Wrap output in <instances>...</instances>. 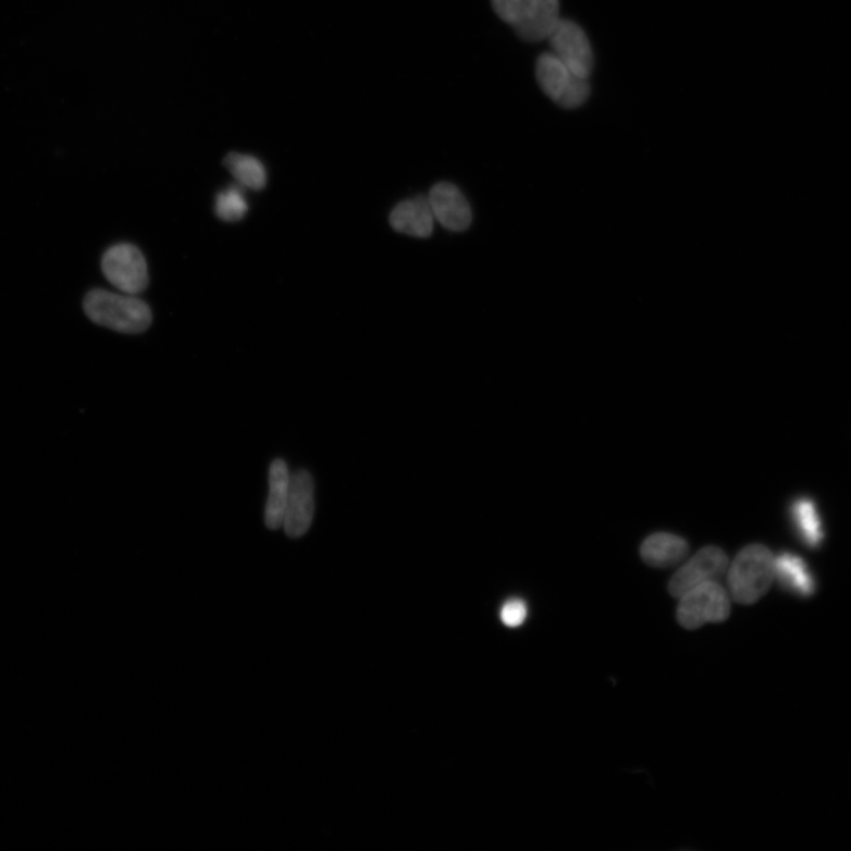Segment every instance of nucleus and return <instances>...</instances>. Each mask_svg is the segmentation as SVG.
Returning <instances> with one entry per match:
<instances>
[{"mask_svg": "<svg viewBox=\"0 0 851 851\" xmlns=\"http://www.w3.org/2000/svg\"><path fill=\"white\" fill-rule=\"evenodd\" d=\"M101 266L106 279L122 293L137 295L146 291L149 283L147 262L136 246H112L103 255Z\"/></svg>", "mask_w": 851, "mask_h": 851, "instance_id": "obj_6", "label": "nucleus"}, {"mask_svg": "<svg viewBox=\"0 0 851 851\" xmlns=\"http://www.w3.org/2000/svg\"><path fill=\"white\" fill-rule=\"evenodd\" d=\"M536 78L547 98L562 108L576 109L589 99L588 79L576 75L552 51L542 53L538 59Z\"/></svg>", "mask_w": 851, "mask_h": 851, "instance_id": "obj_4", "label": "nucleus"}, {"mask_svg": "<svg viewBox=\"0 0 851 851\" xmlns=\"http://www.w3.org/2000/svg\"><path fill=\"white\" fill-rule=\"evenodd\" d=\"M313 480L306 470L292 474L289 499L285 507L283 528L287 536L299 539L309 531L313 514Z\"/></svg>", "mask_w": 851, "mask_h": 851, "instance_id": "obj_9", "label": "nucleus"}, {"mask_svg": "<svg viewBox=\"0 0 851 851\" xmlns=\"http://www.w3.org/2000/svg\"><path fill=\"white\" fill-rule=\"evenodd\" d=\"M291 486L292 473L286 462L282 459L273 460L269 471V496L266 506V525L271 530L283 528Z\"/></svg>", "mask_w": 851, "mask_h": 851, "instance_id": "obj_12", "label": "nucleus"}, {"mask_svg": "<svg viewBox=\"0 0 851 851\" xmlns=\"http://www.w3.org/2000/svg\"><path fill=\"white\" fill-rule=\"evenodd\" d=\"M776 579L789 592L807 597L815 592V581L806 563L800 556L785 553L776 557Z\"/></svg>", "mask_w": 851, "mask_h": 851, "instance_id": "obj_14", "label": "nucleus"}, {"mask_svg": "<svg viewBox=\"0 0 851 851\" xmlns=\"http://www.w3.org/2000/svg\"><path fill=\"white\" fill-rule=\"evenodd\" d=\"M552 52L571 71L589 78L594 69V53L589 39L579 24L560 18L554 32L547 38Z\"/></svg>", "mask_w": 851, "mask_h": 851, "instance_id": "obj_7", "label": "nucleus"}, {"mask_svg": "<svg viewBox=\"0 0 851 851\" xmlns=\"http://www.w3.org/2000/svg\"><path fill=\"white\" fill-rule=\"evenodd\" d=\"M247 210H249V205H247L240 187L231 186L217 196L215 214L224 222L242 221Z\"/></svg>", "mask_w": 851, "mask_h": 851, "instance_id": "obj_17", "label": "nucleus"}, {"mask_svg": "<svg viewBox=\"0 0 851 851\" xmlns=\"http://www.w3.org/2000/svg\"><path fill=\"white\" fill-rule=\"evenodd\" d=\"M429 201L434 218L448 231L464 232L471 226V206L457 186L449 183L434 185Z\"/></svg>", "mask_w": 851, "mask_h": 851, "instance_id": "obj_10", "label": "nucleus"}, {"mask_svg": "<svg viewBox=\"0 0 851 851\" xmlns=\"http://www.w3.org/2000/svg\"><path fill=\"white\" fill-rule=\"evenodd\" d=\"M640 553L649 566L669 568L689 554V544L676 534L658 532L642 543Z\"/></svg>", "mask_w": 851, "mask_h": 851, "instance_id": "obj_13", "label": "nucleus"}, {"mask_svg": "<svg viewBox=\"0 0 851 851\" xmlns=\"http://www.w3.org/2000/svg\"><path fill=\"white\" fill-rule=\"evenodd\" d=\"M85 311L96 324L123 334H140L152 324L153 316L144 300L95 289L85 298Z\"/></svg>", "mask_w": 851, "mask_h": 851, "instance_id": "obj_1", "label": "nucleus"}, {"mask_svg": "<svg viewBox=\"0 0 851 851\" xmlns=\"http://www.w3.org/2000/svg\"><path fill=\"white\" fill-rule=\"evenodd\" d=\"M729 571V558L717 546H706L696 553L673 576L669 593L680 599L691 589L711 581H718Z\"/></svg>", "mask_w": 851, "mask_h": 851, "instance_id": "obj_8", "label": "nucleus"}, {"mask_svg": "<svg viewBox=\"0 0 851 851\" xmlns=\"http://www.w3.org/2000/svg\"><path fill=\"white\" fill-rule=\"evenodd\" d=\"M434 219L429 198L417 197L395 206L390 215V224L403 235L429 238L433 233Z\"/></svg>", "mask_w": 851, "mask_h": 851, "instance_id": "obj_11", "label": "nucleus"}, {"mask_svg": "<svg viewBox=\"0 0 851 851\" xmlns=\"http://www.w3.org/2000/svg\"><path fill=\"white\" fill-rule=\"evenodd\" d=\"M730 597L718 581L700 584L680 597L677 617L680 626L696 629L723 622L730 616Z\"/></svg>", "mask_w": 851, "mask_h": 851, "instance_id": "obj_5", "label": "nucleus"}, {"mask_svg": "<svg viewBox=\"0 0 851 851\" xmlns=\"http://www.w3.org/2000/svg\"><path fill=\"white\" fill-rule=\"evenodd\" d=\"M791 511L794 526L803 541L809 546H817L823 540V529L815 503L806 498L800 499L793 503Z\"/></svg>", "mask_w": 851, "mask_h": 851, "instance_id": "obj_16", "label": "nucleus"}, {"mask_svg": "<svg viewBox=\"0 0 851 851\" xmlns=\"http://www.w3.org/2000/svg\"><path fill=\"white\" fill-rule=\"evenodd\" d=\"M224 166L242 187L262 190L267 186L264 164L252 156L230 153L224 160Z\"/></svg>", "mask_w": 851, "mask_h": 851, "instance_id": "obj_15", "label": "nucleus"}, {"mask_svg": "<svg viewBox=\"0 0 851 851\" xmlns=\"http://www.w3.org/2000/svg\"><path fill=\"white\" fill-rule=\"evenodd\" d=\"M528 608L525 601L515 599L507 601L501 612L502 621L507 627H518L527 619Z\"/></svg>", "mask_w": 851, "mask_h": 851, "instance_id": "obj_18", "label": "nucleus"}, {"mask_svg": "<svg viewBox=\"0 0 851 851\" xmlns=\"http://www.w3.org/2000/svg\"><path fill=\"white\" fill-rule=\"evenodd\" d=\"M497 16L530 44L547 40L559 17V0H491Z\"/></svg>", "mask_w": 851, "mask_h": 851, "instance_id": "obj_3", "label": "nucleus"}, {"mask_svg": "<svg viewBox=\"0 0 851 851\" xmlns=\"http://www.w3.org/2000/svg\"><path fill=\"white\" fill-rule=\"evenodd\" d=\"M776 557L762 544H751L741 551L729 568V587L740 605H753L770 590L776 580Z\"/></svg>", "mask_w": 851, "mask_h": 851, "instance_id": "obj_2", "label": "nucleus"}]
</instances>
